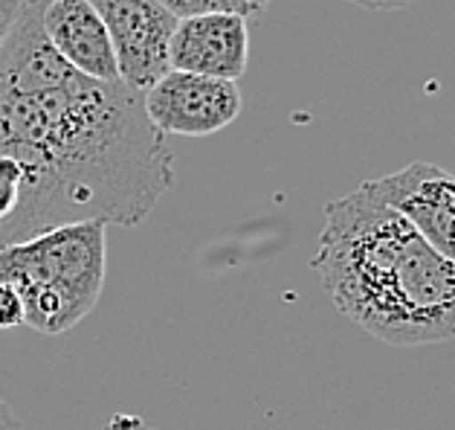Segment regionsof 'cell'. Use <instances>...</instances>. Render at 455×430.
<instances>
[{
  "label": "cell",
  "mask_w": 455,
  "mask_h": 430,
  "mask_svg": "<svg viewBox=\"0 0 455 430\" xmlns=\"http://www.w3.org/2000/svg\"><path fill=\"white\" fill-rule=\"evenodd\" d=\"M114 47L119 82L146 93L172 70L169 50L177 18L157 0H91Z\"/></svg>",
  "instance_id": "277c9868"
},
{
  "label": "cell",
  "mask_w": 455,
  "mask_h": 430,
  "mask_svg": "<svg viewBox=\"0 0 455 430\" xmlns=\"http://www.w3.org/2000/svg\"><path fill=\"white\" fill-rule=\"evenodd\" d=\"M41 6L0 50V158L24 172L0 247L82 222L137 227L174 181V154L142 93L68 68L44 38Z\"/></svg>",
  "instance_id": "6da1fadb"
},
{
  "label": "cell",
  "mask_w": 455,
  "mask_h": 430,
  "mask_svg": "<svg viewBox=\"0 0 455 430\" xmlns=\"http://www.w3.org/2000/svg\"><path fill=\"white\" fill-rule=\"evenodd\" d=\"M32 4H36V0H0V50H4L6 41L12 38L20 18L27 15V9Z\"/></svg>",
  "instance_id": "8fae6325"
},
{
  "label": "cell",
  "mask_w": 455,
  "mask_h": 430,
  "mask_svg": "<svg viewBox=\"0 0 455 430\" xmlns=\"http://www.w3.org/2000/svg\"><path fill=\"white\" fill-rule=\"evenodd\" d=\"M241 91L235 82L169 70L142 93V108L160 134L209 137L235 123L241 114Z\"/></svg>",
  "instance_id": "5b68a950"
},
{
  "label": "cell",
  "mask_w": 455,
  "mask_h": 430,
  "mask_svg": "<svg viewBox=\"0 0 455 430\" xmlns=\"http://www.w3.org/2000/svg\"><path fill=\"white\" fill-rule=\"evenodd\" d=\"M314 271L337 312L388 346L455 340V262L369 183L325 207Z\"/></svg>",
  "instance_id": "7a4b0ae2"
},
{
  "label": "cell",
  "mask_w": 455,
  "mask_h": 430,
  "mask_svg": "<svg viewBox=\"0 0 455 430\" xmlns=\"http://www.w3.org/2000/svg\"><path fill=\"white\" fill-rule=\"evenodd\" d=\"M148 430H157V427H148Z\"/></svg>",
  "instance_id": "2e32d148"
},
{
  "label": "cell",
  "mask_w": 455,
  "mask_h": 430,
  "mask_svg": "<svg viewBox=\"0 0 455 430\" xmlns=\"http://www.w3.org/2000/svg\"><path fill=\"white\" fill-rule=\"evenodd\" d=\"M41 29L68 68L96 82H119L114 47L91 0H44Z\"/></svg>",
  "instance_id": "ba28073f"
},
{
  "label": "cell",
  "mask_w": 455,
  "mask_h": 430,
  "mask_svg": "<svg viewBox=\"0 0 455 430\" xmlns=\"http://www.w3.org/2000/svg\"><path fill=\"white\" fill-rule=\"evenodd\" d=\"M160 6H165L169 12L183 20L195 15H209V12H229L241 18H259L267 9L270 0H157Z\"/></svg>",
  "instance_id": "9c48e42d"
},
{
  "label": "cell",
  "mask_w": 455,
  "mask_h": 430,
  "mask_svg": "<svg viewBox=\"0 0 455 430\" xmlns=\"http://www.w3.org/2000/svg\"><path fill=\"white\" fill-rule=\"evenodd\" d=\"M9 418H15V416H12V410H9V404H6L4 399H0V427H4V425L9 422Z\"/></svg>",
  "instance_id": "5bb4252c"
},
{
  "label": "cell",
  "mask_w": 455,
  "mask_h": 430,
  "mask_svg": "<svg viewBox=\"0 0 455 430\" xmlns=\"http://www.w3.org/2000/svg\"><path fill=\"white\" fill-rule=\"evenodd\" d=\"M24 326V303L15 288L0 285V329H15Z\"/></svg>",
  "instance_id": "7c38bea8"
},
{
  "label": "cell",
  "mask_w": 455,
  "mask_h": 430,
  "mask_svg": "<svg viewBox=\"0 0 455 430\" xmlns=\"http://www.w3.org/2000/svg\"><path fill=\"white\" fill-rule=\"evenodd\" d=\"M348 4H357L363 9H374V12H392V9H403L415 0H348Z\"/></svg>",
  "instance_id": "4fadbf2b"
},
{
  "label": "cell",
  "mask_w": 455,
  "mask_h": 430,
  "mask_svg": "<svg viewBox=\"0 0 455 430\" xmlns=\"http://www.w3.org/2000/svg\"><path fill=\"white\" fill-rule=\"evenodd\" d=\"M108 277V224L52 227L0 247V285L24 303V326L38 335H64L96 308Z\"/></svg>",
  "instance_id": "3957f363"
},
{
  "label": "cell",
  "mask_w": 455,
  "mask_h": 430,
  "mask_svg": "<svg viewBox=\"0 0 455 430\" xmlns=\"http://www.w3.org/2000/svg\"><path fill=\"white\" fill-rule=\"evenodd\" d=\"M250 20L229 12H209L177 20L169 64L172 70L238 82L247 73Z\"/></svg>",
  "instance_id": "52a82bcc"
},
{
  "label": "cell",
  "mask_w": 455,
  "mask_h": 430,
  "mask_svg": "<svg viewBox=\"0 0 455 430\" xmlns=\"http://www.w3.org/2000/svg\"><path fill=\"white\" fill-rule=\"evenodd\" d=\"M20 186H24V172H20V166L15 160L0 158V224L15 213Z\"/></svg>",
  "instance_id": "30bf717a"
},
{
  "label": "cell",
  "mask_w": 455,
  "mask_h": 430,
  "mask_svg": "<svg viewBox=\"0 0 455 430\" xmlns=\"http://www.w3.org/2000/svg\"><path fill=\"white\" fill-rule=\"evenodd\" d=\"M0 430H24V427L18 425V418H9V422H6L4 427H0Z\"/></svg>",
  "instance_id": "9a60e30c"
},
{
  "label": "cell",
  "mask_w": 455,
  "mask_h": 430,
  "mask_svg": "<svg viewBox=\"0 0 455 430\" xmlns=\"http://www.w3.org/2000/svg\"><path fill=\"white\" fill-rule=\"evenodd\" d=\"M365 183L383 204L401 213L432 250L455 262V174L418 160Z\"/></svg>",
  "instance_id": "8992f818"
}]
</instances>
